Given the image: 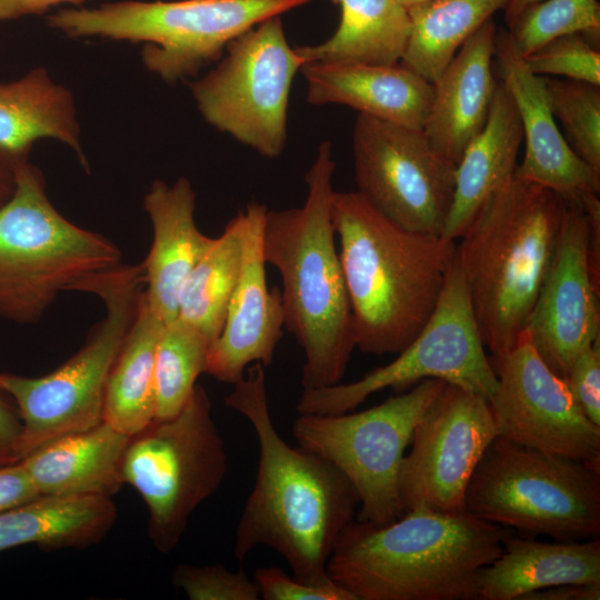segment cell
Masks as SVG:
<instances>
[{
  "label": "cell",
  "mask_w": 600,
  "mask_h": 600,
  "mask_svg": "<svg viewBox=\"0 0 600 600\" xmlns=\"http://www.w3.org/2000/svg\"><path fill=\"white\" fill-rule=\"evenodd\" d=\"M233 386L224 403L250 422L259 443L256 482L236 530V558L243 561L264 546L286 560L298 580L333 582L327 564L339 534L354 519L356 489L331 462L281 438L270 416L261 363L250 364Z\"/></svg>",
  "instance_id": "obj_1"
},
{
  "label": "cell",
  "mask_w": 600,
  "mask_h": 600,
  "mask_svg": "<svg viewBox=\"0 0 600 600\" xmlns=\"http://www.w3.org/2000/svg\"><path fill=\"white\" fill-rule=\"evenodd\" d=\"M331 217L356 347L367 354L399 353L432 316L456 241L400 227L357 191H334Z\"/></svg>",
  "instance_id": "obj_2"
},
{
  "label": "cell",
  "mask_w": 600,
  "mask_h": 600,
  "mask_svg": "<svg viewBox=\"0 0 600 600\" xmlns=\"http://www.w3.org/2000/svg\"><path fill=\"white\" fill-rule=\"evenodd\" d=\"M510 533L466 510H412L382 526L353 519L327 571L357 600H477L479 574Z\"/></svg>",
  "instance_id": "obj_3"
},
{
  "label": "cell",
  "mask_w": 600,
  "mask_h": 600,
  "mask_svg": "<svg viewBox=\"0 0 600 600\" xmlns=\"http://www.w3.org/2000/svg\"><path fill=\"white\" fill-rule=\"evenodd\" d=\"M334 169L331 143L323 141L304 176L303 204L268 210L262 232L263 258L282 282L284 328L304 353L303 389L340 383L356 348L331 217Z\"/></svg>",
  "instance_id": "obj_4"
},
{
  "label": "cell",
  "mask_w": 600,
  "mask_h": 600,
  "mask_svg": "<svg viewBox=\"0 0 600 600\" xmlns=\"http://www.w3.org/2000/svg\"><path fill=\"white\" fill-rule=\"evenodd\" d=\"M564 199L513 178L479 209L456 243L481 340L497 359L523 334L556 253Z\"/></svg>",
  "instance_id": "obj_5"
},
{
  "label": "cell",
  "mask_w": 600,
  "mask_h": 600,
  "mask_svg": "<svg viewBox=\"0 0 600 600\" xmlns=\"http://www.w3.org/2000/svg\"><path fill=\"white\" fill-rule=\"evenodd\" d=\"M16 189L0 207V317L40 321L61 292L121 263L108 238L63 217L46 192L41 170L16 160Z\"/></svg>",
  "instance_id": "obj_6"
},
{
  "label": "cell",
  "mask_w": 600,
  "mask_h": 600,
  "mask_svg": "<svg viewBox=\"0 0 600 600\" xmlns=\"http://www.w3.org/2000/svg\"><path fill=\"white\" fill-rule=\"evenodd\" d=\"M311 0H126L64 8L48 26L69 38L143 42L142 62L168 83L219 60L226 46L261 21Z\"/></svg>",
  "instance_id": "obj_7"
},
{
  "label": "cell",
  "mask_w": 600,
  "mask_h": 600,
  "mask_svg": "<svg viewBox=\"0 0 600 600\" xmlns=\"http://www.w3.org/2000/svg\"><path fill=\"white\" fill-rule=\"evenodd\" d=\"M77 291L98 296L106 316L82 347L56 370L37 378L0 372L21 420L20 460L42 444L103 421L107 380L144 290L142 264L119 263L89 277Z\"/></svg>",
  "instance_id": "obj_8"
},
{
  "label": "cell",
  "mask_w": 600,
  "mask_h": 600,
  "mask_svg": "<svg viewBox=\"0 0 600 600\" xmlns=\"http://www.w3.org/2000/svg\"><path fill=\"white\" fill-rule=\"evenodd\" d=\"M464 510L559 541L600 533V468L497 437L467 487Z\"/></svg>",
  "instance_id": "obj_9"
},
{
  "label": "cell",
  "mask_w": 600,
  "mask_h": 600,
  "mask_svg": "<svg viewBox=\"0 0 600 600\" xmlns=\"http://www.w3.org/2000/svg\"><path fill=\"white\" fill-rule=\"evenodd\" d=\"M227 470L224 441L200 384L176 416L130 437L122 479L143 500L148 536L159 552L176 549L191 514L218 490Z\"/></svg>",
  "instance_id": "obj_10"
},
{
  "label": "cell",
  "mask_w": 600,
  "mask_h": 600,
  "mask_svg": "<svg viewBox=\"0 0 600 600\" xmlns=\"http://www.w3.org/2000/svg\"><path fill=\"white\" fill-rule=\"evenodd\" d=\"M446 383L426 379L363 411L299 414L294 420L298 446L331 462L356 489L357 520L382 526L403 516L401 462L416 426Z\"/></svg>",
  "instance_id": "obj_11"
},
{
  "label": "cell",
  "mask_w": 600,
  "mask_h": 600,
  "mask_svg": "<svg viewBox=\"0 0 600 600\" xmlns=\"http://www.w3.org/2000/svg\"><path fill=\"white\" fill-rule=\"evenodd\" d=\"M304 63L274 16L232 39L190 89L209 124L273 159L286 146L291 87Z\"/></svg>",
  "instance_id": "obj_12"
},
{
  "label": "cell",
  "mask_w": 600,
  "mask_h": 600,
  "mask_svg": "<svg viewBox=\"0 0 600 600\" xmlns=\"http://www.w3.org/2000/svg\"><path fill=\"white\" fill-rule=\"evenodd\" d=\"M426 379L442 380L488 400L498 384L456 258L432 316L393 361L353 382L303 389L296 410L344 413L378 391H402Z\"/></svg>",
  "instance_id": "obj_13"
},
{
  "label": "cell",
  "mask_w": 600,
  "mask_h": 600,
  "mask_svg": "<svg viewBox=\"0 0 600 600\" xmlns=\"http://www.w3.org/2000/svg\"><path fill=\"white\" fill-rule=\"evenodd\" d=\"M352 156L357 192L400 227L442 234L453 200L456 166L422 130L359 113Z\"/></svg>",
  "instance_id": "obj_14"
},
{
  "label": "cell",
  "mask_w": 600,
  "mask_h": 600,
  "mask_svg": "<svg viewBox=\"0 0 600 600\" xmlns=\"http://www.w3.org/2000/svg\"><path fill=\"white\" fill-rule=\"evenodd\" d=\"M600 202H567L552 264L524 333L543 362L566 378L600 339Z\"/></svg>",
  "instance_id": "obj_15"
},
{
  "label": "cell",
  "mask_w": 600,
  "mask_h": 600,
  "mask_svg": "<svg viewBox=\"0 0 600 600\" xmlns=\"http://www.w3.org/2000/svg\"><path fill=\"white\" fill-rule=\"evenodd\" d=\"M499 437L489 401L446 383L414 428L399 473L404 513L464 511L470 478L490 443Z\"/></svg>",
  "instance_id": "obj_16"
},
{
  "label": "cell",
  "mask_w": 600,
  "mask_h": 600,
  "mask_svg": "<svg viewBox=\"0 0 600 600\" xmlns=\"http://www.w3.org/2000/svg\"><path fill=\"white\" fill-rule=\"evenodd\" d=\"M493 368L498 384L488 401L499 437L600 468V427L582 413L564 379L524 332Z\"/></svg>",
  "instance_id": "obj_17"
},
{
  "label": "cell",
  "mask_w": 600,
  "mask_h": 600,
  "mask_svg": "<svg viewBox=\"0 0 600 600\" xmlns=\"http://www.w3.org/2000/svg\"><path fill=\"white\" fill-rule=\"evenodd\" d=\"M267 206L253 201L241 211L242 264L223 328L211 344L206 372L236 384L256 362L272 364L284 327L281 292L268 288L262 232Z\"/></svg>",
  "instance_id": "obj_18"
},
{
  "label": "cell",
  "mask_w": 600,
  "mask_h": 600,
  "mask_svg": "<svg viewBox=\"0 0 600 600\" xmlns=\"http://www.w3.org/2000/svg\"><path fill=\"white\" fill-rule=\"evenodd\" d=\"M494 58L501 79L516 106L524 142V157L514 178L587 206L599 200L600 172L569 146L551 112L544 78L532 73L513 49L507 32L497 33Z\"/></svg>",
  "instance_id": "obj_19"
},
{
  "label": "cell",
  "mask_w": 600,
  "mask_h": 600,
  "mask_svg": "<svg viewBox=\"0 0 600 600\" xmlns=\"http://www.w3.org/2000/svg\"><path fill=\"white\" fill-rule=\"evenodd\" d=\"M496 39L497 28L490 19L432 83V102L422 131L431 147L456 167L486 126L499 86L492 68Z\"/></svg>",
  "instance_id": "obj_20"
},
{
  "label": "cell",
  "mask_w": 600,
  "mask_h": 600,
  "mask_svg": "<svg viewBox=\"0 0 600 600\" xmlns=\"http://www.w3.org/2000/svg\"><path fill=\"white\" fill-rule=\"evenodd\" d=\"M143 208L152 226L151 248L141 263L144 294L168 323L178 317L187 277L214 238L202 233L196 224V191L184 177L172 184L154 180L144 196Z\"/></svg>",
  "instance_id": "obj_21"
},
{
  "label": "cell",
  "mask_w": 600,
  "mask_h": 600,
  "mask_svg": "<svg viewBox=\"0 0 600 600\" xmlns=\"http://www.w3.org/2000/svg\"><path fill=\"white\" fill-rule=\"evenodd\" d=\"M307 102L343 104L359 113L422 130L433 84L400 63L306 62Z\"/></svg>",
  "instance_id": "obj_22"
},
{
  "label": "cell",
  "mask_w": 600,
  "mask_h": 600,
  "mask_svg": "<svg viewBox=\"0 0 600 600\" xmlns=\"http://www.w3.org/2000/svg\"><path fill=\"white\" fill-rule=\"evenodd\" d=\"M130 436L102 421L56 438L19 462L40 496L112 497L122 487V460Z\"/></svg>",
  "instance_id": "obj_23"
},
{
  "label": "cell",
  "mask_w": 600,
  "mask_h": 600,
  "mask_svg": "<svg viewBox=\"0 0 600 600\" xmlns=\"http://www.w3.org/2000/svg\"><path fill=\"white\" fill-rule=\"evenodd\" d=\"M563 583H600V540L542 542L508 534L479 574L477 600H519Z\"/></svg>",
  "instance_id": "obj_24"
},
{
  "label": "cell",
  "mask_w": 600,
  "mask_h": 600,
  "mask_svg": "<svg viewBox=\"0 0 600 600\" xmlns=\"http://www.w3.org/2000/svg\"><path fill=\"white\" fill-rule=\"evenodd\" d=\"M521 122L500 82L486 126L456 167V187L442 237L458 240L484 202L514 178L522 143Z\"/></svg>",
  "instance_id": "obj_25"
},
{
  "label": "cell",
  "mask_w": 600,
  "mask_h": 600,
  "mask_svg": "<svg viewBox=\"0 0 600 600\" xmlns=\"http://www.w3.org/2000/svg\"><path fill=\"white\" fill-rule=\"evenodd\" d=\"M47 138L69 146L88 170L74 99L66 87L42 67L0 83V150L13 160L28 159L33 143Z\"/></svg>",
  "instance_id": "obj_26"
},
{
  "label": "cell",
  "mask_w": 600,
  "mask_h": 600,
  "mask_svg": "<svg viewBox=\"0 0 600 600\" xmlns=\"http://www.w3.org/2000/svg\"><path fill=\"white\" fill-rule=\"evenodd\" d=\"M117 519L106 496H38L0 512V552L24 544L82 549L101 541Z\"/></svg>",
  "instance_id": "obj_27"
},
{
  "label": "cell",
  "mask_w": 600,
  "mask_h": 600,
  "mask_svg": "<svg viewBox=\"0 0 600 600\" xmlns=\"http://www.w3.org/2000/svg\"><path fill=\"white\" fill-rule=\"evenodd\" d=\"M340 23L326 41L296 47L304 62L392 66L400 62L409 33L408 8L400 0H331Z\"/></svg>",
  "instance_id": "obj_28"
},
{
  "label": "cell",
  "mask_w": 600,
  "mask_h": 600,
  "mask_svg": "<svg viewBox=\"0 0 600 600\" xmlns=\"http://www.w3.org/2000/svg\"><path fill=\"white\" fill-rule=\"evenodd\" d=\"M163 324L143 290L110 370L103 402V421L130 437L156 419L154 361Z\"/></svg>",
  "instance_id": "obj_29"
},
{
  "label": "cell",
  "mask_w": 600,
  "mask_h": 600,
  "mask_svg": "<svg viewBox=\"0 0 600 600\" xmlns=\"http://www.w3.org/2000/svg\"><path fill=\"white\" fill-rule=\"evenodd\" d=\"M508 0H424L408 7L410 33L400 64L433 83L462 44Z\"/></svg>",
  "instance_id": "obj_30"
},
{
  "label": "cell",
  "mask_w": 600,
  "mask_h": 600,
  "mask_svg": "<svg viewBox=\"0 0 600 600\" xmlns=\"http://www.w3.org/2000/svg\"><path fill=\"white\" fill-rule=\"evenodd\" d=\"M242 264L241 211L187 277L179 297L178 317L200 331L210 342L219 337Z\"/></svg>",
  "instance_id": "obj_31"
},
{
  "label": "cell",
  "mask_w": 600,
  "mask_h": 600,
  "mask_svg": "<svg viewBox=\"0 0 600 600\" xmlns=\"http://www.w3.org/2000/svg\"><path fill=\"white\" fill-rule=\"evenodd\" d=\"M211 342L180 318L164 323L154 361L156 419L176 416L206 372Z\"/></svg>",
  "instance_id": "obj_32"
},
{
  "label": "cell",
  "mask_w": 600,
  "mask_h": 600,
  "mask_svg": "<svg viewBox=\"0 0 600 600\" xmlns=\"http://www.w3.org/2000/svg\"><path fill=\"white\" fill-rule=\"evenodd\" d=\"M508 27L507 36L521 58L572 33L599 46L600 4L598 0H542L524 8Z\"/></svg>",
  "instance_id": "obj_33"
},
{
  "label": "cell",
  "mask_w": 600,
  "mask_h": 600,
  "mask_svg": "<svg viewBox=\"0 0 600 600\" xmlns=\"http://www.w3.org/2000/svg\"><path fill=\"white\" fill-rule=\"evenodd\" d=\"M551 112L571 149L600 172V86L543 77Z\"/></svg>",
  "instance_id": "obj_34"
},
{
  "label": "cell",
  "mask_w": 600,
  "mask_h": 600,
  "mask_svg": "<svg viewBox=\"0 0 600 600\" xmlns=\"http://www.w3.org/2000/svg\"><path fill=\"white\" fill-rule=\"evenodd\" d=\"M522 59L534 74L562 76L600 86L599 46L582 33L553 39Z\"/></svg>",
  "instance_id": "obj_35"
},
{
  "label": "cell",
  "mask_w": 600,
  "mask_h": 600,
  "mask_svg": "<svg viewBox=\"0 0 600 600\" xmlns=\"http://www.w3.org/2000/svg\"><path fill=\"white\" fill-rule=\"evenodd\" d=\"M173 587L190 600H258L259 590L243 570L231 571L221 563L180 564L172 573Z\"/></svg>",
  "instance_id": "obj_36"
},
{
  "label": "cell",
  "mask_w": 600,
  "mask_h": 600,
  "mask_svg": "<svg viewBox=\"0 0 600 600\" xmlns=\"http://www.w3.org/2000/svg\"><path fill=\"white\" fill-rule=\"evenodd\" d=\"M253 580L264 600H357L334 582L307 584L274 566L256 570Z\"/></svg>",
  "instance_id": "obj_37"
},
{
  "label": "cell",
  "mask_w": 600,
  "mask_h": 600,
  "mask_svg": "<svg viewBox=\"0 0 600 600\" xmlns=\"http://www.w3.org/2000/svg\"><path fill=\"white\" fill-rule=\"evenodd\" d=\"M564 381L582 413L600 427V339L577 356Z\"/></svg>",
  "instance_id": "obj_38"
},
{
  "label": "cell",
  "mask_w": 600,
  "mask_h": 600,
  "mask_svg": "<svg viewBox=\"0 0 600 600\" xmlns=\"http://www.w3.org/2000/svg\"><path fill=\"white\" fill-rule=\"evenodd\" d=\"M22 420L12 397L0 386V467L20 461Z\"/></svg>",
  "instance_id": "obj_39"
},
{
  "label": "cell",
  "mask_w": 600,
  "mask_h": 600,
  "mask_svg": "<svg viewBox=\"0 0 600 600\" xmlns=\"http://www.w3.org/2000/svg\"><path fill=\"white\" fill-rule=\"evenodd\" d=\"M40 496L20 462L0 467V512Z\"/></svg>",
  "instance_id": "obj_40"
},
{
  "label": "cell",
  "mask_w": 600,
  "mask_h": 600,
  "mask_svg": "<svg viewBox=\"0 0 600 600\" xmlns=\"http://www.w3.org/2000/svg\"><path fill=\"white\" fill-rule=\"evenodd\" d=\"M600 583H563L531 591L519 600H599Z\"/></svg>",
  "instance_id": "obj_41"
},
{
  "label": "cell",
  "mask_w": 600,
  "mask_h": 600,
  "mask_svg": "<svg viewBox=\"0 0 600 600\" xmlns=\"http://www.w3.org/2000/svg\"><path fill=\"white\" fill-rule=\"evenodd\" d=\"M89 0H0V20L43 14L61 3L81 6Z\"/></svg>",
  "instance_id": "obj_42"
},
{
  "label": "cell",
  "mask_w": 600,
  "mask_h": 600,
  "mask_svg": "<svg viewBox=\"0 0 600 600\" xmlns=\"http://www.w3.org/2000/svg\"><path fill=\"white\" fill-rule=\"evenodd\" d=\"M16 183V160L0 150V207L11 198Z\"/></svg>",
  "instance_id": "obj_43"
},
{
  "label": "cell",
  "mask_w": 600,
  "mask_h": 600,
  "mask_svg": "<svg viewBox=\"0 0 600 600\" xmlns=\"http://www.w3.org/2000/svg\"><path fill=\"white\" fill-rule=\"evenodd\" d=\"M542 0H508L504 7V20L509 26L512 20L528 6L537 3Z\"/></svg>",
  "instance_id": "obj_44"
},
{
  "label": "cell",
  "mask_w": 600,
  "mask_h": 600,
  "mask_svg": "<svg viewBox=\"0 0 600 600\" xmlns=\"http://www.w3.org/2000/svg\"><path fill=\"white\" fill-rule=\"evenodd\" d=\"M407 8L424 0H400Z\"/></svg>",
  "instance_id": "obj_45"
}]
</instances>
